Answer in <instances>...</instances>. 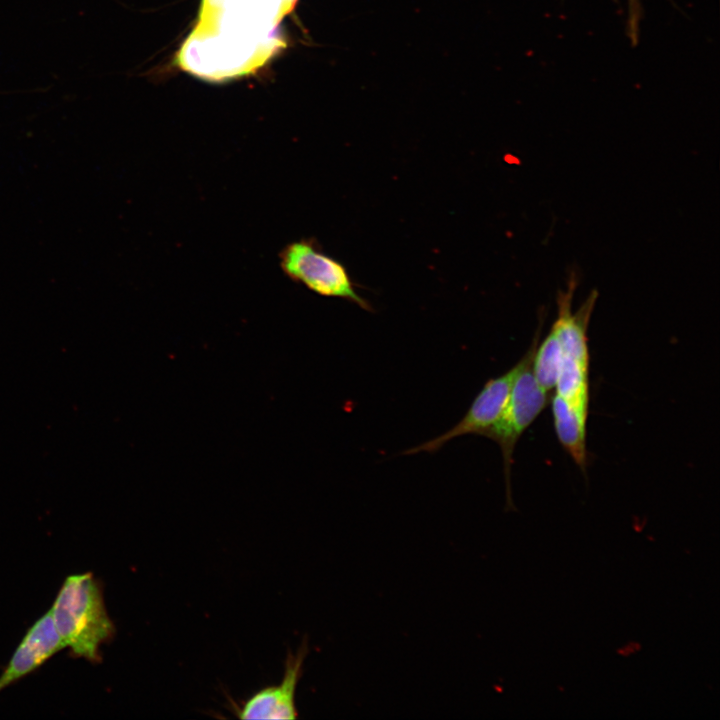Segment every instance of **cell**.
I'll list each match as a JSON object with an SVG mask.
<instances>
[{"label":"cell","mask_w":720,"mask_h":720,"mask_svg":"<svg viewBox=\"0 0 720 720\" xmlns=\"http://www.w3.org/2000/svg\"><path fill=\"white\" fill-rule=\"evenodd\" d=\"M64 648L51 613L47 611L30 626L15 649L0 675V692L36 671Z\"/></svg>","instance_id":"obj_7"},{"label":"cell","mask_w":720,"mask_h":720,"mask_svg":"<svg viewBox=\"0 0 720 720\" xmlns=\"http://www.w3.org/2000/svg\"><path fill=\"white\" fill-rule=\"evenodd\" d=\"M553 422L556 435L562 447L574 462L586 470V420L587 416L572 409L560 396L551 399Z\"/></svg>","instance_id":"obj_9"},{"label":"cell","mask_w":720,"mask_h":720,"mask_svg":"<svg viewBox=\"0 0 720 720\" xmlns=\"http://www.w3.org/2000/svg\"><path fill=\"white\" fill-rule=\"evenodd\" d=\"M307 653L308 646L304 641L296 654H288L281 683L255 693L237 711L238 717L241 719L297 718L296 689Z\"/></svg>","instance_id":"obj_6"},{"label":"cell","mask_w":720,"mask_h":720,"mask_svg":"<svg viewBox=\"0 0 720 720\" xmlns=\"http://www.w3.org/2000/svg\"><path fill=\"white\" fill-rule=\"evenodd\" d=\"M588 368L575 359L563 354L562 363L555 384V391L572 409L588 415L589 382Z\"/></svg>","instance_id":"obj_10"},{"label":"cell","mask_w":720,"mask_h":720,"mask_svg":"<svg viewBox=\"0 0 720 720\" xmlns=\"http://www.w3.org/2000/svg\"><path fill=\"white\" fill-rule=\"evenodd\" d=\"M49 611L71 657L92 664L102 661L100 648L113 639L116 628L105 606L103 585L93 573L67 576Z\"/></svg>","instance_id":"obj_2"},{"label":"cell","mask_w":720,"mask_h":720,"mask_svg":"<svg viewBox=\"0 0 720 720\" xmlns=\"http://www.w3.org/2000/svg\"><path fill=\"white\" fill-rule=\"evenodd\" d=\"M298 0H203L201 21L179 59L207 78L245 73L274 49L273 31Z\"/></svg>","instance_id":"obj_1"},{"label":"cell","mask_w":720,"mask_h":720,"mask_svg":"<svg viewBox=\"0 0 720 720\" xmlns=\"http://www.w3.org/2000/svg\"><path fill=\"white\" fill-rule=\"evenodd\" d=\"M540 326L529 347V354L518 372L508 401L496 422L483 436L499 445L506 483L507 505L514 509L511 496V468L515 445L524 431L534 422L548 404V393L536 382L532 372V359L538 345Z\"/></svg>","instance_id":"obj_3"},{"label":"cell","mask_w":720,"mask_h":720,"mask_svg":"<svg viewBox=\"0 0 720 720\" xmlns=\"http://www.w3.org/2000/svg\"><path fill=\"white\" fill-rule=\"evenodd\" d=\"M576 278L572 275L565 291L557 296V318L551 327L556 335L563 354L575 359L580 365L589 369V350L587 345V328L594 309L598 292L591 291L578 310L573 313L572 299L576 289Z\"/></svg>","instance_id":"obj_8"},{"label":"cell","mask_w":720,"mask_h":720,"mask_svg":"<svg viewBox=\"0 0 720 720\" xmlns=\"http://www.w3.org/2000/svg\"><path fill=\"white\" fill-rule=\"evenodd\" d=\"M528 354L529 350L507 372L489 379L474 398L466 414L451 429L418 446L405 450L402 454L434 453L454 438L465 435H484L501 415L514 380L527 360Z\"/></svg>","instance_id":"obj_5"},{"label":"cell","mask_w":720,"mask_h":720,"mask_svg":"<svg viewBox=\"0 0 720 720\" xmlns=\"http://www.w3.org/2000/svg\"><path fill=\"white\" fill-rule=\"evenodd\" d=\"M563 359L560 343L552 330L544 341L537 345L533 359L532 372L537 384L547 393L555 388Z\"/></svg>","instance_id":"obj_11"},{"label":"cell","mask_w":720,"mask_h":720,"mask_svg":"<svg viewBox=\"0 0 720 720\" xmlns=\"http://www.w3.org/2000/svg\"><path fill=\"white\" fill-rule=\"evenodd\" d=\"M280 268L292 281L301 283L312 292L355 303L366 311H373L369 301L355 289L345 265L326 254L314 238L288 243L279 253Z\"/></svg>","instance_id":"obj_4"},{"label":"cell","mask_w":720,"mask_h":720,"mask_svg":"<svg viewBox=\"0 0 720 720\" xmlns=\"http://www.w3.org/2000/svg\"><path fill=\"white\" fill-rule=\"evenodd\" d=\"M641 17L642 8L640 0H627V36L633 46H635L639 40Z\"/></svg>","instance_id":"obj_12"}]
</instances>
